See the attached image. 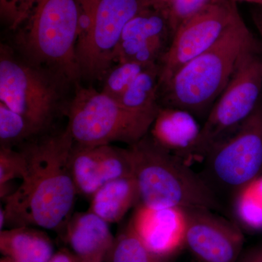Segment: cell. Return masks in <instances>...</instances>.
I'll use <instances>...</instances> for the list:
<instances>
[{"label": "cell", "mask_w": 262, "mask_h": 262, "mask_svg": "<svg viewBox=\"0 0 262 262\" xmlns=\"http://www.w3.org/2000/svg\"><path fill=\"white\" fill-rule=\"evenodd\" d=\"M74 144L67 127L21 149L27 169L21 184L4 199L6 224L64 229L78 194L69 166Z\"/></svg>", "instance_id": "obj_1"}, {"label": "cell", "mask_w": 262, "mask_h": 262, "mask_svg": "<svg viewBox=\"0 0 262 262\" xmlns=\"http://www.w3.org/2000/svg\"><path fill=\"white\" fill-rule=\"evenodd\" d=\"M254 51H259V46L238 13L218 42L181 67L160 88L164 107L208 116L239 61Z\"/></svg>", "instance_id": "obj_2"}, {"label": "cell", "mask_w": 262, "mask_h": 262, "mask_svg": "<svg viewBox=\"0 0 262 262\" xmlns=\"http://www.w3.org/2000/svg\"><path fill=\"white\" fill-rule=\"evenodd\" d=\"M133 173L145 206L220 210L219 196L187 162L157 144L150 136L129 146Z\"/></svg>", "instance_id": "obj_3"}, {"label": "cell", "mask_w": 262, "mask_h": 262, "mask_svg": "<svg viewBox=\"0 0 262 262\" xmlns=\"http://www.w3.org/2000/svg\"><path fill=\"white\" fill-rule=\"evenodd\" d=\"M80 11L76 56L80 75L103 78L115 62V51L127 22L151 0H77Z\"/></svg>", "instance_id": "obj_4"}, {"label": "cell", "mask_w": 262, "mask_h": 262, "mask_svg": "<svg viewBox=\"0 0 262 262\" xmlns=\"http://www.w3.org/2000/svg\"><path fill=\"white\" fill-rule=\"evenodd\" d=\"M67 128L76 145L135 144L149 134L155 117L134 113L92 88L80 89L69 108Z\"/></svg>", "instance_id": "obj_5"}, {"label": "cell", "mask_w": 262, "mask_h": 262, "mask_svg": "<svg viewBox=\"0 0 262 262\" xmlns=\"http://www.w3.org/2000/svg\"><path fill=\"white\" fill-rule=\"evenodd\" d=\"M23 35L32 59L69 79L80 77L76 56L80 11L77 0H36Z\"/></svg>", "instance_id": "obj_6"}, {"label": "cell", "mask_w": 262, "mask_h": 262, "mask_svg": "<svg viewBox=\"0 0 262 262\" xmlns=\"http://www.w3.org/2000/svg\"><path fill=\"white\" fill-rule=\"evenodd\" d=\"M258 52L248 53L239 61L202 126L191 160L203 161L215 144L234 132L257 107L262 90V59Z\"/></svg>", "instance_id": "obj_7"}, {"label": "cell", "mask_w": 262, "mask_h": 262, "mask_svg": "<svg viewBox=\"0 0 262 262\" xmlns=\"http://www.w3.org/2000/svg\"><path fill=\"white\" fill-rule=\"evenodd\" d=\"M203 177L217 190L235 192L262 175V106L230 135L215 144L203 160Z\"/></svg>", "instance_id": "obj_8"}, {"label": "cell", "mask_w": 262, "mask_h": 262, "mask_svg": "<svg viewBox=\"0 0 262 262\" xmlns=\"http://www.w3.org/2000/svg\"><path fill=\"white\" fill-rule=\"evenodd\" d=\"M0 101L23 116L39 134L51 123L58 91L47 74L15 58L2 46Z\"/></svg>", "instance_id": "obj_9"}, {"label": "cell", "mask_w": 262, "mask_h": 262, "mask_svg": "<svg viewBox=\"0 0 262 262\" xmlns=\"http://www.w3.org/2000/svg\"><path fill=\"white\" fill-rule=\"evenodd\" d=\"M238 13L232 0H210L185 19L160 63L159 90L181 67L218 42Z\"/></svg>", "instance_id": "obj_10"}, {"label": "cell", "mask_w": 262, "mask_h": 262, "mask_svg": "<svg viewBox=\"0 0 262 262\" xmlns=\"http://www.w3.org/2000/svg\"><path fill=\"white\" fill-rule=\"evenodd\" d=\"M185 248L199 262H237L244 235L239 225L206 208H185Z\"/></svg>", "instance_id": "obj_11"}, {"label": "cell", "mask_w": 262, "mask_h": 262, "mask_svg": "<svg viewBox=\"0 0 262 262\" xmlns=\"http://www.w3.org/2000/svg\"><path fill=\"white\" fill-rule=\"evenodd\" d=\"M172 37L168 13L150 7L127 22L115 51V62L160 64Z\"/></svg>", "instance_id": "obj_12"}, {"label": "cell", "mask_w": 262, "mask_h": 262, "mask_svg": "<svg viewBox=\"0 0 262 262\" xmlns=\"http://www.w3.org/2000/svg\"><path fill=\"white\" fill-rule=\"evenodd\" d=\"M69 166L77 194L90 198L106 183L134 176L129 148L113 144L90 147L74 144Z\"/></svg>", "instance_id": "obj_13"}, {"label": "cell", "mask_w": 262, "mask_h": 262, "mask_svg": "<svg viewBox=\"0 0 262 262\" xmlns=\"http://www.w3.org/2000/svg\"><path fill=\"white\" fill-rule=\"evenodd\" d=\"M129 222L146 247L160 257L170 259L185 248L187 217L184 208L139 203Z\"/></svg>", "instance_id": "obj_14"}, {"label": "cell", "mask_w": 262, "mask_h": 262, "mask_svg": "<svg viewBox=\"0 0 262 262\" xmlns=\"http://www.w3.org/2000/svg\"><path fill=\"white\" fill-rule=\"evenodd\" d=\"M63 231L77 262H106L115 236L106 222L89 211L77 213Z\"/></svg>", "instance_id": "obj_15"}, {"label": "cell", "mask_w": 262, "mask_h": 262, "mask_svg": "<svg viewBox=\"0 0 262 262\" xmlns=\"http://www.w3.org/2000/svg\"><path fill=\"white\" fill-rule=\"evenodd\" d=\"M192 114L181 108L160 107L150 136L160 146L186 162L191 160L202 126Z\"/></svg>", "instance_id": "obj_16"}, {"label": "cell", "mask_w": 262, "mask_h": 262, "mask_svg": "<svg viewBox=\"0 0 262 262\" xmlns=\"http://www.w3.org/2000/svg\"><path fill=\"white\" fill-rule=\"evenodd\" d=\"M0 251L12 262H50L56 252L51 237L32 226L2 230Z\"/></svg>", "instance_id": "obj_17"}, {"label": "cell", "mask_w": 262, "mask_h": 262, "mask_svg": "<svg viewBox=\"0 0 262 262\" xmlns=\"http://www.w3.org/2000/svg\"><path fill=\"white\" fill-rule=\"evenodd\" d=\"M139 203V187L132 176L102 186L91 196L88 211L111 225L121 222L127 212Z\"/></svg>", "instance_id": "obj_18"}, {"label": "cell", "mask_w": 262, "mask_h": 262, "mask_svg": "<svg viewBox=\"0 0 262 262\" xmlns=\"http://www.w3.org/2000/svg\"><path fill=\"white\" fill-rule=\"evenodd\" d=\"M160 72V63L150 66L143 71L119 102L134 113L157 116L161 107L158 103Z\"/></svg>", "instance_id": "obj_19"}, {"label": "cell", "mask_w": 262, "mask_h": 262, "mask_svg": "<svg viewBox=\"0 0 262 262\" xmlns=\"http://www.w3.org/2000/svg\"><path fill=\"white\" fill-rule=\"evenodd\" d=\"M233 208L236 219L244 228L262 231V175L234 194Z\"/></svg>", "instance_id": "obj_20"}, {"label": "cell", "mask_w": 262, "mask_h": 262, "mask_svg": "<svg viewBox=\"0 0 262 262\" xmlns=\"http://www.w3.org/2000/svg\"><path fill=\"white\" fill-rule=\"evenodd\" d=\"M168 260L150 251L128 222L115 236L106 262H168Z\"/></svg>", "instance_id": "obj_21"}, {"label": "cell", "mask_w": 262, "mask_h": 262, "mask_svg": "<svg viewBox=\"0 0 262 262\" xmlns=\"http://www.w3.org/2000/svg\"><path fill=\"white\" fill-rule=\"evenodd\" d=\"M150 66L151 65H144L136 62H118L115 67H112L103 77L101 92L118 101L136 77Z\"/></svg>", "instance_id": "obj_22"}, {"label": "cell", "mask_w": 262, "mask_h": 262, "mask_svg": "<svg viewBox=\"0 0 262 262\" xmlns=\"http://www.w3.org/2000/svg\"><path fill=\"white\" fill-rule=\"evenodd\" d=\"M37 134L27 120L3 102H0L1 146H10Z\"/></svg>", "instance_id": "obj_23"}, {"label": "cell", "mask_w": 262, "mask_h": 262, "mask_svg": "<svg viewBox=\"0 0 262 262\" xmlns=\"http://www.w3.org/2000/svg\"><path fill=\"white\" fill-rule=\"evenodd\" d=\"M27 160L23 151H15L10 146H1L0 149V194L6 186L14 179L24 178Z\"/></svg>", "instance_id": "obj_24"}, {"label": "cell", "mask_w": 262, "mask_h": 262, "mask_svg": "<svg viewBox=\"0 0 262 262\" xmlns=\"http://www.w3.org/2000/svg\"><path fill=\"white\" fill-rule=\"evenodd\" d=\"M36 0H0V13L12 29H16L32 13Z\"/></svg>", "instance_id": "obj_25"}, {"label": "cell", "mask_w": 262, "mask_h": 262, "mask_svg": "<svg viewBox=\"0 0 262 262\" xmlns=\"http://www.w3.org/2000/svg\"><path fill=\"white\" fill-rule=\"evenodd\" d=\"M210 0H173L168 10V20L173 36L185 19L203 8Z\"/></svg>", "instance_id": "obj_26"}, {"label": "cell", "mask_w": 262, "mask_h": 262, "mask_svg": "<svg viewBox=\"0 0 262 262\" xmlns=\"http://www.w3.org/2000/svg\"><path fill=\"white\" fill-rule=\"evenodd\" d=\"M237 262H262V245L250 248L242 253Z\"/></svg>", "instance_id": "obj_27"}, {"label": "cell", "mask_w": 262, "mask_h": 262, "mask_svg": "<svg viewBox=\"0 0 262 262\" xmlns=\"http://www.w3.org/2000/svg\"><path fill=\"white\" fill-rule=\"evenodd\" d=\"M50 262H77V261L70 249L62 248L59 251H56Z\"/></svg>", "instance_id": "obj_28"}, {"label": "cell", "mask_w": 262, "mask_h": 262, "mask_svg": "<svg viewBox=\"0 0 262 262\" xmlns=\"http://www.w3.org/2000/svg\"><path fill=\"white\" fill-rule=\"evenodd\" d=\"M252 18L262 40V6H256L253 10Z\"/></svg>", "instance_id": "obj_29"}, {"label": "cell", "mask_w": 262, "mask_h": 262, "mask_svg": "<svg viewBox=\"0 0 262 262\" xmlns=\"http://www.w3.org/2000/svg\"><path fill=\"white\" fill-rule=\"evenodd\" d=\"M151 1L154 2L155 4L158 5L161 9L165 10L167 13H168L169 8H170L173 0H151Z\"/></svg>", "instance_id": "obj_30"}, {"label": "cell", "mask_w": 262, "mask_h": 262, "mask_svg": "<svg viewBox=\"0 0 262 262\" xmlns=\"http://www.w3.org/2000/svg\"><path fill=\"white\" fill-rule=\"evenodd\" d=\"M5 225H6V214H5V211L4 207H1V210H0V229L1 231L4 229Z\"/></svg>", "instance_id": "obj_31"}, {"label": "cell", "mask_w": 262, "mask_h": 262, "mask_svg": "<svg viewBox=\"0 0 262 262\" xmlns=\"http://www.w3.org/2000/svg\"><path fill=\"white\" fill-rule=\"evenodd\" d=\"M235 2H245V3H251V4L256 5V6H262V0H232Z\"/></svg>", "instance_id": "obj_32"}, {"label": "cell", "mask_w": 262, "mask_h": 262, "mask_svg": "<svg viewBox=\"0 0 262 262\" xmlns=\"http://www.w3.org/2000/svg\"><path fill=\"white\" fill-rule=\"evenodd\" d=\"M0 262H12V261H10V260L8 259V258L3 257V258H2L1 261H0Z\"/></svg>", "instance_id": "obj_33"}]
</instances>
